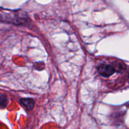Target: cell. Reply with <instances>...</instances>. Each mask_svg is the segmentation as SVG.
<instances>
[{
  "label": "cell",
  "instance_id": "1",
  "mask_svg": "<svg viewBox=\"0 0 129 129\" xmlns=\"http://www.w3.org/2000/svg\"><path fill=\"white\" fill-rule=\"evenodd\" d=\"M99 74L105 78H108L116 73V69L114 66L110 64H102L98 67Z\"/></svg>",
  "mask_w": 129,
  "mask_h": 129
},
{
  "label": "cell",
  "instance_id": "2",
  "mask_svg": "<svg viewBox=\"0 0 129 129\" xmlns=\"http://www.w3.org/2000/svg\"><path fill=\"white\" fill-rule=\"evenodd\" d=\"M20 103L27 110L31 111L35 105V101L31 98H21L20 100Z\"/></svg>",
  "mask_w": 129,
  "mask_h": 129
},
{
  "label": "cell",
  "instance_id": "3",
  "mask_svg": "<svg viewBox=\"0 0 129 129\" xmlns=\"http://www.w3.org/2000/svg\"><path fill=\"white\" fill-rule=\"evenodd\" d=\"M8 104V99L4 95H0V108L3 109L7 107Z\"/></svg>",
  "mask_w": 129,
  "mask_h": 129
}]
</instances>
